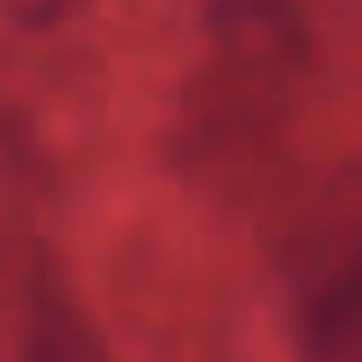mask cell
I'll list each match as a JSON object with an SVG mask.
<instances>
[{
    "label": "cell",
    "instance_id": "obj_1",
    "mask_svg": "<svg viewBox=\"0 0 362 362\" xmlns=\"http://www.w3.org/2000/svg\"><path fill=\"white\" fill-rule=\"evenodd\" d=\"M284 119V88L243 78L216 64V74L197 78L175 110V165L193 179L243 175L262 151H271Z\"/></svg>",
    "mask_w": 362,
    "mask_h": 362
},
{
    "label": "cell",
    "instance_id": "obj_2",
    "mask_svg": "<svg viewBox=\"0 0 362 362\" xmlns=\"http://www.w3.org/2000/svg\"><path fill=\"white\" fill-rule=\"evenodd\" d=\"M202 23L225 69L271 88H289L317 60V33L303 0H206Z\"/></svg>",
    "mask_w": 362,
    "mask_h": 362
},
{
    "label": "cell",
    "instance_id": "obj_3",
    "mask_svg": "<svg viewBox=\"0 0 362 362\" xmlns=\"http://www.w3.org/2000/svg\"><path fill=\"white\" fill-rule=\"evenodd\" d=\"M298 308V354L303 362H358L362 335V298H358V266L312 280Z\"/></svg>",
    "mask_w": 362,
    "mask_h": 362
},
{
    "label": "cell",
    "instance_id": "obj_4",
    "mask_svg": "<svg viewBox=\"0 0 362 362\" xmlns=\"http://www.w3.org/2000/svg\"><path fill=\"white\" fill-rule=\"evenodd\" d=\"M14 362H110V349L88 312L60 284H46L18 321Z\"/></svg>",
    "mask_w": 362,
    "mask_h": 362
},
{
    "label": "cell",
    "instance_id": "obj_5",
    "mask_svg": "<svg viewBox=\"0 0 362 362\" xmlns=\"http://www.w3.org/2000/svg\"><path fill=\"white\" fill-rule=\"evenodd\" d=\"M78 5H83V0H0V14H5L9 23H18V28L42 33V28L64 23Z\"/></svg>",
    "mask_w": 362,
    "mask_h": 362
}]
</instances>
